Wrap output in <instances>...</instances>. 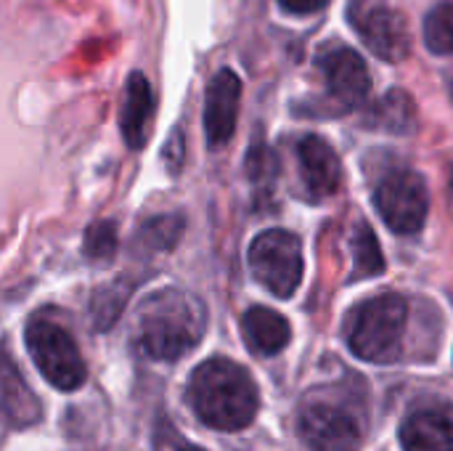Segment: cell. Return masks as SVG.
Returning a JSON list of instances; mask_svg holds the SVG:
<instances>
[{
  "mask_svg": "<svg viewBox=\"0 0 453 451\" xmlns=\"http://www.w3.org/2000/svg\"><path fill=\"white\" fill-rule=\"evenodd\" d=\"M242 335H244V343H247V348L252 354L273 356V354L287 348V343L292 338V330H289V322L281 314H276L271 308H263V306H255L242 319Z\"/></svg>",
  "mask_w": 453,
  "mask_h": 451,
  "instance_id": "14",
  "label": "cell"
},
{
  "mask_svg": "<svg viewBox=\"0 0 453 451\" xmlns=\"http://www.w3.org/2000/svg\"><path fill=\"white\" fill-rule=\"evenodd\" d=\"M374 207L395 234H417L430 210L427 183L414 170H390L374 189Z\"/></svg>",
  "mask_w": 453,
  "mask_h": 451,
  "instance_id": "8",
  "label": "cell"
},
{
  "mask_svg": "<svg viewBox=\"0 0 453 451\" xmlns=\"http://www.w3.org/2000/svg\"><path fill=\"white\" fill-rule=\"evenodd\" d=\"M366 125L374 130L395 133V136H409L419 125L417 104L409 90L403 88H390L366 114Z\"/></svg>",
  "mask_w": 453,
  "mask_h": 451,
  "instance_id": "15",
  "label": "cell"
},
{
  "mask_svg": "<svg viewBox=\"0 0 453 451\" xmlns=\"http://www.w3.org/2000/svg\"><path fill=\"white\" fill-rule=\"evenodd\" d=\"M385 271V258L369 223H358L353 237V274L350 279H369Z\"/></svg>",
  "mask_w": 453,
  "mask_h": 451,
  "instance_id": "18",
  "label": "cell"
},
{
  "mask_svg": "<svg viewBox=\"0 0 453 451\" xmlns=\"http://www.w3.org/2000/svg\"><path fill=\"white\" fill-rule=\"evenodd\" d=\"M250 268L255 279L276 298L287 300L303 282V242L292 231H263L250 247Z\"/></svg>",
  "mask_w": 453,
  "mask_h": 451,
  "instance_id": "7",
  "label": "cell"
},
{
  "mask_svg": "<svg viewBox=\"0 0 453 451\" xmlns=\"http://www.w3.org/2000/svg\"><path fill=\"white\" fill-rule=\"evenodd\" d=\"M409 306L401 295L385 292L361 303L345 327L350 351L372 364H390L401 354V338L406 330Z\"/></svg>",
  "mask_w": 453,
  "mask_h": 451,
  "instance_id": "3",
  "label": "cell"
},
{
  "mask_svg": "<svg viewBox=\"0 0 453 451\" xmlns=\"http://www.w3.org/2000/svg\"><path fill=\"white\" fill-rule=\"evenodd\" d=\"M239 106H242V77L223 66L212 74L204 96V136L212 149L226 146L239 122Z\"/></svg>",
  "mask_w": 453,
  "mask_h": 451,
  "instance_id": "10",
  "label": "cell"
},
{
  "mask_svg": "<svg viewBox=\"0 0 453 451\" xmlns=\"http://www.w3.org/2000/svg\"><path fill=\"white\" fill-rule=\"evenodd\" d=\"M202 332V306L175 290L154 295L138 314V351L157 362L180 359L199 343Z\"/></svg>",
  "mask_w": 453,
  "mask_h": 451,
  "instance_id": "2",
  "label": "cell"
},
{
  "mask_svg": "<svg viewBox=\"0 0 453 451\" xmlns=\"http://www.w3.org/2000/svg\"><path fill=\"white\" fill-rule=\"evenodd\" d=\"M406 451H453V417L443 409L414 412L401 428Z\"/></svg>",
  "mask_w": 453,
  "mask_h": 451,
  "instance_id": "13",
  "label": "cell"
},
{
  "mask_svg": "<svg viewBox=\"0 0 453 451\" xmlns=\"http://www.w3.org/2000/svg\"><path fill=\"white\" fill-rule=\"evenodd\" d=\"M345 19L377 58L401 64L411 56L409 21L390 0H348Z\"/></svg>",
  "mask_w": 453,
  "mask_h": 451,
  "instance_id": "5",
  "label": "cell"
},
{
  "mask_svg": "<svg viewBox=\"0 0 453 451\" xmlns=\"http://www.w3.org/2000/svg\"><path fill=\"white\" fill-rule=\"evenodd\" d=\"M154 109H157V98H154V88L149 77L143 72H130L125 82L122 106H119V130H122L125 144L133 152L146 146L151 136Z\"/></svg>",
  "mask_w": 453,
  "mask_h": 451,
  "instance_id": "11",
  "label": "cell"
},
{
  "mask_svg": "<svg viewBox=\"0 0 453 451\" xmlns=\"http://www.w3.org/2000/svg\"><path fill=\"white\" fill-rule=\"evenodd\" d=\"M188 404L196 417L215 431H244L260 407L250 372L231 359L215 356L199 364L188 380Z\"/></svg>",
  "mask_w": 453,
  "mask_h": 451,
  "instance_id": "1",
  "label": "cell"
},
{
  "mask_svg": "<svg viewBox=\"0 0 453 451\" xmlns=\"http://www.w3.org/2000/svg\"><path fill=\"white\" fill-rule=\"evenodd\" d=\"M300 439L311 451H356L361 447L358 420L334 404H305L297 417Z\"/></svg>",
  "mask_w": 453,
  "mask_h": 451,
  "instance_id": "9",
  "label": "cell"
},
{
  "mask_svg": "<svg viewBox=\"0 0 453 451\" xmlns=\"http://www.w3.org/2000/svg\"><path fill=\"white\" fill-rule=\"evenodd\" d=\"M425 45L435 56H453V0L433 5L422 21Z\"/></svg>",
  "mask_w": 453,
  "mask_h": 451,
  "instance_id": "17",
  "label": "cell"
},
{
  "mask_svg": "<svg viewBox=\"0 0 453 451\" xmlns=\"http://www.w3.org/2000/svg\"><path fill=\"white\" fill-rule=\"evenodd\" d=\"M183 451H202V449H194V447H191V449H183Z\"/></svg>",
  "mask_w": 453,
  "mask_h": 451,
  "instance_id": "23",
  "label": "cell"
},
{
  "mask_svg": "<svg viewBox=\"0 0 453 451\" xmlns=\"http://www.w3.org/2000/svg\"><path fill=\"white\" fill-rule=\"evenodd\" d=\"M85 255L93 263L109 260L117 253V226L111 221H98L85 231V242H82Z\"/></svg>",
  "mask_w": 453,
  "mask_h": 451,
  "instance_id": "19",
  "label": "cell"
},
{
  "mask_svg": "<svg viewBox=\"0 0 453 451\" xmlns=\"http://www.w3.org/2000/svg\"><path fill=\"white\" fill-rule=\"evenodd\" d=\"M276 157L268 146L257 144L250 149V157H247V170H250V178L252 181H263V178H273L276 173Z\"/></svg>",
  "mask_w": 453,
  "mask_h": 451,
  "instance_id": "21",
  "label": "cell"
},
{
  "mask_svg": "<svg viewBox=\"0 0 453 451\" xmlns=\"http://www.w3.org/2000/svg\"><path fill=\"white\" fill-rule=\"evenodd\" d=\"M3 412L11 428H27L37 423L42 415L35 393L27 388V383L21 380L11 359H5L3 364Z\"/></svg>",
  "mask_w": 453,
  "mask_h": 451,
  "instance_id": "16",
  "label": "cell"
},
{
  "mask_svg": "<svg viewBox=\"0 0 453 451\" xmlns=\"http://www.w3.org/2000/svg\"><path fill=\"white\" fill-rule=\"evenodd\" d=\"M287 16H313L329 5V0H276Z\"/></svg>",
  "mask_w": 453,
  "mask_h": 451,
  "instance_id": "22",
  "label": "cell"
},
{
  "mask_svg": "<svg viewBox=\"0 0 453 451\" xmlns=\"http://www.w3.org/2000/svg\"><path fill=\"white\" fill-rule=\"evenodd\" d=\"M24 340L29 359L56 391H77L85 383V362L64 327L48 319H32Z\"/></svg>",
  "mask_w": 453,
  "mask_h": 451,
  "instance_id": "6",
  "label": "cell"
},
{
  "mask_svg": "<svg viewBox=\"0 0 453 451\" xmlns=\"http://www.w3.org/2000/svg\"><path fill=\"white\" fill-rule=\"evenodd\" d=\"M297 159L303 170V183L313 197H332L342 183V162L332 144L321 136H305L297 144Z\"/></svg>",
  "mask_w": 453,
  "mask_h": 451,
  "instance_id": "12",
  "label": "cell"
},
{
  "mask_svg": "<svg viewBox=\"0 0 453 451\" xmlns=\"http://www.w3.org/2000/svg\"><path fill=\"white\" fill-rule=\"evenodd\" d=\"M316 66L324 77L326 114H350L369 101L372 72L358 51L345 43H326L316 53Z\"/></svg>",
  "mask_w": 453,
  "mask_h": 451,
  "instance_id": "4",
  "label": "cell"
},
{
  "mask_svg": "<svg viewBox=\"0 0 453 451\" xmlns=\"http://www.w3.org/2000/svg\"><path fill=\"white\" fill-rule=\"evenodd\" d=\"M180 226H183L180 218H157V221H151L143 229L141 237H146L151 245L157 242L159 247H173L175 239H178V234H180Z\"/></svg>",
  "mask_w": 453,
  "mask_h": 451,
  "instance_id": "20",
  "label": "cell"
}]
</instances>
